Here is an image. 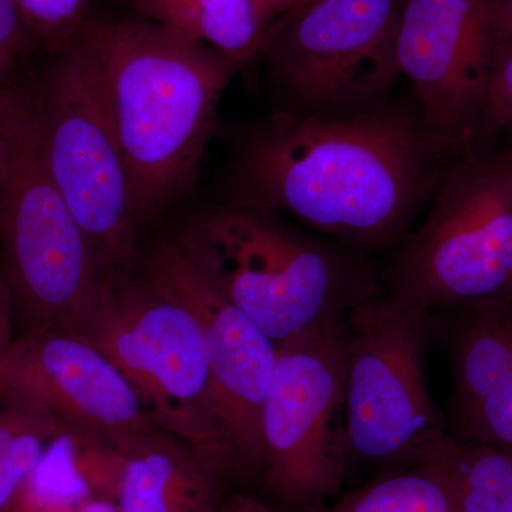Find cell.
<instances>
[{"mask_svg":"<svg viewBox=\"0 0 512 512\" xmlns=\"http://www.w3.org/2000/svg\"><path fill=\"white\" fill-rule=\"evenodd\" d=\"M345 319L349 468L356 461L387 474L429 463L448 439L427 384L433 313L379 292Z\"/></svg>","mask_w":512,"mask_h":512,"instance_id":"ba28073f","label":"cell"},{"mask_svg":"<svg viewBox=\"0 0 512 512\" xmlns=\"http://www.w3.org/2000/svg\"><path fill=\"white\" fill-rule=\"evenodd\" d=\"M173 237L276 346L345 318L380 292L375 268L355 248L238 202L195 212Z\"/></svg>","mask_w":512,"mask_h":512,"instance_id":"3957f363","label":"cell"},{"mask_svg":"<svg viewBox=\"0 0 512 512\" xmlns=\"http://www.w3.org/2000/svg\"><path fill=\"white\" fill-rule=\"evenodd\" d=\"M214 512H282L247 495H231L218 503Z\"/></svg>","mask_w":512,"mask_h":512,"instance_id":"cb8c5ba5","label":"cell"},{"mask_svg":"<svg viewBox=\"0 0 512 512\" xmlns=\"http://www.w3.org/2000/svg\"><path fill=\"white\" fill-rule=\"evenodd\" d=\"M0 256L25 332L64 325L104 274L47 163L35 86L10 76L0 84Z\"/></svg>","mask_w":512,"mask_h":512,"instance_id":"5b68a950","label":"cell"},{"mask_svg":"<svg viewBox=\"0 0 512 512\" xmlns=\"http://www.w3.org/2000/svg\"><path fill=\"white\" fill-rule=\"evenodd\" d=\"M311 512H460L450 481L437 464L382 474L372 483Z\"/></svg>","mask_w":512,"mask_h":512,"instance_id":"d6986e66","label":"cell"},{"mask_svg":"<svg viewBox=\"0 0 512 512\" xmlns=\"http://www.w3.org/2000/svg\"><path fill=\"white\" fill-rule=\"evenodd\" d=\"M60 431L45 406L0 386V512L12 507Z\"/></svg>","mask_w":512,"mask_h":512,"instance_id":"e0dca14e","label":"cell"},{"mask_svg":"<svg viewBox=\"0 0 512 512\" xmlns=\"http://www.w3.org/2000/svg\"><path fill=\"white\" fill-rule=\"evenodd\" d=\"M10 67L0 66V84L9 76Z\"/></svg>","mask_w":512,"mask_h":512,"instance_id":"83f0119b","label":"cell"},{"mask_svg":"<svg viewBox=\"0 0 512 512\" xmlns=\"http://www.w3.org/2000/svg\"><path fill=\"white\" fill-rule=\"evenodd\" d=\"M421 117L386 103L342 117L275 111L242 141L234 201L355 249L400 244L443 150Z\"/></svg>","mask_w":512,"mask_h":512,"instance_id":"6da1fadb","label":"cell"},{"mask_svg":"<svg viewBox=\"0 0 512 512\" xmlns=\"http://www.w3.org/2000/svg\"><path fill=\"white\" fill-rule=\"evenodd\" d=\"M90 0H16L30 35L53 50L79 35Z\"/></svg>","mask_w":512,"mask_h":512,"instance_id":"ffe728a7","label":"cell"},{"mask_svg":"<svg viewBox=\"0 0 512 512\" xmlns=\"http://www.w3.org/2000/svg\"><path fill=\"white\" fill-rule=\"evenodd\" d=\"M0 386L42 404L64 426L114 444L158 429L123 373L60 326L16 339L0 363Z\"/></svg>","mask_w":512,"mask_h":512,"instance_id":"4fadbf2b","label":"cell"},{"mask_svg":"<svg viewBox=\"0 0 512 512\" xmlns=\"http://www.w3.org/2000/svg\"><path fill=\"white\" fill-rule=\"evenodd\" d=\"M505 451H507V450H505ZM508 453H511V454H512V448H511V450H508Z\"/></svg>","mask_w":512,"mask_h":512,"instance_id":"f546056e","label":"cell"},{"mask_svg":"<svg viewBox=\"0 0 512 512\" xmlns=\"http://www.w3.org/2000/svg\"><path fill=\"white\" fill-rule=\"evenodd\" d=\"M259 12L264 16L265 22L269 26L275 22L279 16L284 15L292 8V0H255Z\"/></svg>","mask_w":512,"mask_h":512,"instance_id":"d4e9b609","label":"cell"},{"mask_svg":"<svg viewBox=\"0 0 512 512\" xmlns=\"http://www.w3.org/2000/svg\"><path fill=\"white\" fill-rule=\"evenodd\" d=\"M311 2V0H292V8H298V6L305 5V3ZM289 12V10H288Z\"/></svg>","mask_w":512,"mask_h":512,"instance_id":"f1b7e54d","label":"cell"},{"mask_svg":"<svg viewBox=\"0 0 512 512\" xmlns=\"http://www.w3.org/2000/svg\"><path fill=\"white\" fill-rule=\"evenodd\" d=\"M120 512H214L228 478L190 444L160 429L120 443Z\"/></svg>","mask_w":512,"mask_h":512,"instance_id":"9a60e30c","label":"cell"},{"mask_svg":"<svg viewBox=\"0 0 512 512\" xmlns=\"http://www.w3.org/2000/svg\"><path fill=\"white\" fill-rule=\"evenodd\" d=\"M33 83L47 163L101 271L136 266L137 221L109 87L77 35Z\"/></svg>","mask_w":512,"mask_h":512,"instance_id":"52a82bcc","label":"cell"},{"mask_svg":"<svg viewBox=\"0 0 512 512\" xmlns=\"http://www.w3.org/2000/svg\"><path fill=\"white\" fill-rule=\"evenodd\" d=\"M140 18L247 64L269 25L255 0H123Z\"/></svg>","mask_w":512,"mask_h":512,"instance_id":"2e32d148","label":"cell"},{"mask_svg":"<svg viewBox=\"0 0 512 512\" xmlns=\"http://www.w3.org/2000/svg\"><path fill=\"white\" fill-rule=\"evenodd\" d=\"M446 313L453 370L448 436L511 450L512 305Z\"/></svg>","mask_w":512,"mask_h":512,"instance_id":"5bb4252c","label":"cell"},{"mask_svg":"<svg viewBox=\"0 0 512 512\" xmlns=\"http://www.w3.org/2000/svg\"><path fill=\"white\" fill-rule=\"evenodd\" d=\"M384 278L393 298L430 313L512 305V147L444 173Z\"/></svg>","mask_w":512,"mask_h":512,"instance_id":"8992f818","label":"cell"},{"mask_svg":"<svg viewBox=\"0 0 512 512\" xmlns=\"http://www.w3.org/2000/svg\"><path fill=\"white\" fill-rule=\"evenodd\" d=\"M430 461L446 474L460 512H512V454L508 451L460 443L448 436Z\"/></svg>","mask_w":512,"mask_h":512,"instance_id":"ac0fdd59","label":"cell"},{"mask_svg":"<svg viewBox=\"0 0 512 512\" xmlns=\"http://www.w3.org/2000/svg\"><path fill=\"white\" fill-rule=\"evenodd\" d=\"M481 130L512 133V46L495 73L485 104Z\"/></svg>","mask_w":512,"mask_h":512,"instance_id":"44dd1931","label":"cell"},{"mask_svg":"<svg viewBox=\"0 0 512 512\" xmlns=\"http://www.w3.org/2000/svg\"><path fill=\"white\" fill-rule=\"evenodd\" d=\"M80 512H120L116 503L103 498H93L89 503L84 505Z\"/></svg>","mask_w":512,"mask_h":512,"instance_id":"484cf974","label":"cell"},{"mask_svg":"<svg viewBox=\"0 0 512 512\" xmlns=\"http://www.w3.org/2000/svg\"><path fill=\"white\" fill-rule=\"evenodd\" d=\"M119 128L137 225L157 220L197 180L222 96L241 60L140 18L84 20Z\"/></svg>","mask_w":512,"mask_h":512,"instance_id":"7a4b0ae2","label":"cell"},{"mask_svg":"<svg viewBox=\"0 0 512 512\" xmlns=\"http://www.w3.org/2000/svg\"><path fill=\"white\" fill-rule=\"evenodd\" d=\"M28 35L16 0H0V66H13Z\"/></svg>","mask_w":512,"mask_h":512,"instance_id":"7402d4cb","label":"cell"},{"mask_svg":"<svg viewBox=\"0 0 512 512\" xmlns=\"http://www.w3.org/2000/svg\"><path fill=\"white\" fill-rule=\"evenodd\" d=\"M511 46L500 0H404L397 63L424 128L441 146H468L481 133L491 84Z\"/></svg>","mask_w":512,"mask_h":512,"instance_id":"8fae6325","label":"cell"},{"mask_svg":"<svg viewBox=\"0 0 512 512\" xmlns=\"http://www.w3.org/2000/svg\"><path fill=\"white\" fill-rule=\"evenodd\" d=\"M501 8H503L505 19L512 29V0H500Z\"/></svg>","mask_w":512,"mask_h":512,"instance_id":"4316f807","label":"cell"},{"mask_svg":"<svg viewBox=\"0 0 512 512\" xmlns=\"http://www.w3.org/2000/svg\"><path fill=\"white\" fill-rule=\"evenodd\" d=\"M123 373L158 429L227 474L210 357L201 323L140 269L104 272L80 311L60 326Z\"/></svg>","mask_w":512,"mask_h":512,"instance_id":"277c9868","label":"cell"},{"mask_svg":"<svg viewBox=\"0 0 512 512\" xmlns=\"http://www.w3.org/2000/svg\"><path fill=\"white\" fill-rule=\"evenodd\" d=\"M404 0H311L269 26L258 55L275 111L342 117L382 106L402 77Z\"/></svg>","mask_w":512,"mask_h":512,"instance_id":"9c48e42d","label":"cell"},{"mask_svg":"<svg viewBox=\"0 0 512 512\" xmlns=\"http://www.w3.org/2000/svg\"><path fill=\"white\" fill-rule=\"evenodd\" d=\"M345 318L278 345L262 409L261 474L289 512L329 503L349 471Z\"/></svg>","mask_w":512,"mask_h":512,"instance_id":"30bf717a","label":"cell"},{"mask_svg":"<svg viewBox=\"0 0 512 512\" xmlns=\"http://www.w3.org/2000/svg\"><path fill=\"white\" fill-rule=\"evenodd\" d=\"M13 309L12 298L5 279L0 274V363L5 359L10 346L13 345Z\"/></svg>","mask_w":512,"mask_h":512,"instance_id":"603a6c76","label":"cell"},{"mask_svg":"<svg viewBox=\"0 0 512 512\" xmlns=\"http://www.w3.org/2000/svg\"><path fill=\"white\" fill-rule=\"evenodd\" d=\"M140 272L201 323L229 477L261 474V417L278 346L195 268L173 235L148 249Z\"/></svg>","mask_w":512,"mask_h":512,"instance_id":"7c38bea8","label":"cell"}]
</instances>
